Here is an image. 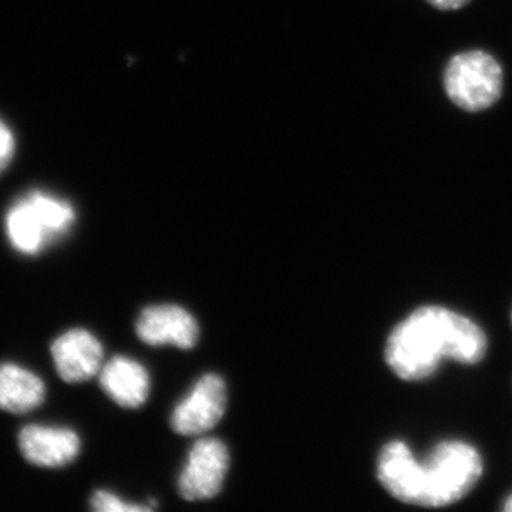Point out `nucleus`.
Here are the masks:
<instances>
[{
	"label": "nucleus",
	"instance_id": "9",
	"mask_svg": "<svg viewBox=\"0 0 512 512\" xmlns=\"http://www.w3.org/2000/svg\"><path fill=\"white\" fill-rule=\"evenodd\" d=\"M19 446L33 466L57 468L79 456L80 439L63 427L28 426L20 431Z\"/></svg>",
	"mask_w": 512,
	"mask_h": 512
},
{
	"label": "nucleus",
	"instance_id": "13",
	"mask_svg": "<svg viewBox=\"0 0 512 512\" xmlns=\"http://www.w3.org/2000/svg\"><path fill=\"white\" fill-rule=\"evenodd\" d=\"M15 150V136H13L10 128L0 120V173L5 171L12 163Z\"/></svg>",
	"mask_w": 512,
	"mask_h": 512
},
{
	"label": "nucleus",
	"instance_id": "11",
	"mask_svg": "<svg viewBox=\"0 0 512 512\" xmlns=\"http://www.w3.org/2000/svg\"><path fill=\"white\" fill-rule=\"evenodd\" d=\"M45 400V383L39 376L13 363L0 365V410L23 414Z\"/></svg>",
	"mask_w": 512,
	"mask_h": 512
},
{
	"label": "nucleus",
	"instance_id": "4",
	"mask_svg": "<svg viewBox=\"0 0 512 512\" xmlns=\"http://www.w3.org/2000/svg\"><path fill=\"white\" fill-rule=\"evenodd\" d=\"M444 87L460 109L470 113L487 110L503 93V69L493 56L481 50L461 53L448 62Z\"/></svg>",
	"mask_w": 512,
	"mask_h": 512
},
{
	"label": "nucleus",
	"instance_id": "2",
	"mask_svg": "<svg viewBox=\"0 0 512 512\" xmlns=\"http://www.w3.org/2000/svg\"><path fill=\"white\" fill-rule=\"evenodd\" d=\"M485 353L487 338L473 320L443 306H421L390 333L386 362L400 379L419 382L443 359L476 365Z\"/></svg>",
	"mask_w": 512,
	"mask_h": 512
},
{
	"label": "nucleus",
	"instance_id": "8",
	"mask_svg": "<svg viewBox=\"0 0 512 512\" xmlns=\"http://www.w3.org/2000/svg\"><path fill=\"white\" fill-rule=\"evenodd\" d=\"M52 357L64 382H86L100 372L103 348L92 333L73 329L55 340Z\"/></svg>",
	"mask_w": 512,
	"mask_h": 512
},
{
	"label": "nucleus",
	"instance_id": "1",
	"mask_svg": "<svg viewBox=\"0 0 512 512\" xmlns=\"http://www.w3.org/2000/svg\"><path fill=\"white\" fill-rule=\"evenodd\" d=\"M483 474L480 453L464 441L437 444L417 461L403 441H390L377 461V477L402 503L440 508L466 497Z\"/></svg>",
	"mask_w": 512,
	"mask_h": 512
},
{
	"label": "nucleus",
	"instance_id": "6",
	"mask_svg": "<svg viewBox=\"0 0 512 512\" xmlns=\"http://www.w3.org/2000/svg\"><path fill=\"white\" fill-rule=\"evenodd\" d=\"M227 407V389L217 375L202 377L191 393L175 407L171 427L183 436H197L217 426Z\"/></svg>",
	"mask_w": 512,
	"mask_h": 512
},
{
	"label": "nucleus",
	"instance_id": "12",
	"mask_svg": "<svg viewBox=\"0 0 512 512\" xmlns=\"http://www.w3.org/2000/svg\"><path fill=\"white\" fill-rule=\"evenodd\" d=\"M92 507L94 511L99 512H143L151 511L154 507L151 505H136L126 503L116 494L109 491H97L92 498Z\"/></svg>",
	"mask_w": 512,
	"mask_h": 512
},
{
	"label": "nucleus",
	"instance_id": "15",
	"mask_svg": "<svg viewBox=\"0 0 512 512\" xmlns=\"http://www.w3.org/2000/svg\"><path fill=\"white\" fill-rule=\"evenodd\" d=\"M504 510L512 512V494L508 497V500L505 501Z\"/></svg>",
	"mask_w": 512,
	"mask_h": 512
},
{
	"label": "nucleus",
	"instance_id": "14",
	"mask_svg": "<svg viewBox=\"0 0 512 512\" xmlns=\"http://www.w3.org/2000/svg\"><path fill=\"white\" fill-rule=\"evenodd\" d=\"M427 2L440 10H456L466 6L470 0H427Z\"/></svg>",
	"mask_w": 512,
	"mask_h": 512
},
{
	"label": "nucleus",
	"instance_id": "10",
	"mask_svg": "<svg viewBox=\"0 0 512 512\" xmlns=\"http://www.w3.org/2000/svg\"><path fill=\"white\" fill-rule=\"evenodd\" d=\"M100 384L104 393L121 407L136 409L146 403L150 392V377L136 360L114 357L100 370Z\"/></svg>",
	"mask_w": 512,
	"mask_h": 512
},
{
	"label": "nucleus",
	"instance_id": "7",
	"mask_svg": "<svg viewBox=\"0 0 512 512\" xmlns=\"http://www.w3.org/2000/svg\"><path fill=\"white\" fill-rule=\"evenodd\" d=\"M137 335L147 345L191 349L198 340V325L180 306H151L138 318Z\"/></svg>",
	"mask_w": 512,
	"mask_h": 512
},
{
	"label": "nucleus",
	"instance_id": "5",
	"mask_svg": "<svg viewBox=\"0 0 512 512\" xmlns=\"http://www.w3.org/2000/svg\"><path fill=\"white\" fill-rule=\"evenodd\" d=\"M227 447L218 439H201L192 446L178 490L185 500H208L220 493L227 476Z\"/></svg>",
	"mask_w": 512,
	"mask_h": 512
},
{
	"label": "nucleus",
	"instance_id": "3",
	"mask_svg": "<svg viewBox=\"0 0 512 512\" xmlns=\"http://www.w3.org/2000/svg\"><path fill=\"white\" fill-rule=\"evenodd\" d=\"M76 221L69 201L43 191L20 198L6 214V234L12 247L25 255H36L63 238Z\"/></svg>",
	"mask_w": 512,
	"mask_h": 512
}]
</instances>
